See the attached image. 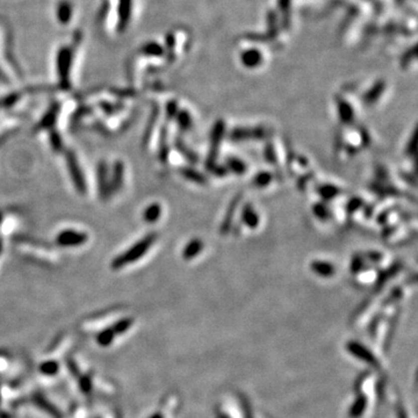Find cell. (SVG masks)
Here are the masks:
<instances>
[{"label":"cell","instance_id":"cell-1","mask_svg":"<svg viewBox=\"0 0 418 418\" xmlns=\"http://www.w3.org/2000/svg\"><path fill=\"white\" fill-rule=\"evenodd\" d=\"M70 61H71V52L68 49H63V50L59 52L58 57V64H59V73H61L62 81H65L68 83V72L70 68Z\"/></svg>","mask_w":418,"mask_h":418},{"label":"cell","instance_id":"cell-2","mask_svg":"<svg viewBox=\"0 0 418 418\" xmlns=\"http://www.w3.org/2000/svg\"><path fill=\"white\" fill-rule=\"evenodd\" d=\"M132 0H120V29H125L130 15Z\"/></svg>","mask_w":418,"mask_h":418},{"label":"cell","instance_id":"cell-3","mask_svg":"<svg viewBox=\"0 0 418 418\" xmlns=\"http://www.w3.org/2000/svg\"><path fill=\"white\" fill-rule=\"evenodd\" d=\"M71 16V7L68 2H62L58 7V17L63 23L68 22Z\"/></svg>","mask_w":418,"mask_h":418}]
</instances>
